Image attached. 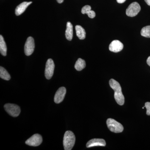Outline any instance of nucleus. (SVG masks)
Segmentation results:
<instances>
[{"label":"nucleus","mask_w":150,"mask_h":150,"mask_svg":"<svg viewBox=\"0 0 150 150\" xmlns=\"http://www.w3.org/2000/svg\"><path fill=\"white\" fill-rule=\"evenodd\" d=\"M109 85L110 87L114 90V98L116 102L119 105H123L125 102V98L122 93L120 84L113 79H111L109 81Z\"/></svg>","instance_id":"f257e3e1"},{"label":"nucleus","mask_w":150,"mask_h":150,"mask_svg":"<svg viewBox=\"0 0 150 150\" xmlns=\"http://www.w3.org/2000/svg\"><path fill=\"white\" fill-rule=\"evenodd\" d=\"M76 142V137L72 131H67L65 133L63 140V144L65 150H71L73 149Z\"/></svg>","instance_id":"f03ea898"},{"label":"nucleus","mask_w":150,"mask_h":150,"mask_svg":"<svg viewBox=\"0 0 150 150\" xmlns=\"http://www.w3.org/2000/svg\"><path fill=\"white\" fill-rule=\"evenodd\" d=\"M106 124L108 129L111 132L119 133L123 131V125L112 118H108L106 121Z\"/></svg>","instance_id":"7ed1b4c3"},{"label":"nucleus","mask_w":150,"mask_h":150,"mask_svg":"<svg viewBox=\"0 0 150 150\" xmlns=\"http://www.w3.org/2000/svg\"><path fill=\"white\" fill-rule=\"evenodd\" d=\"M4 107L6 111L13 117H17L20 113V108L17 105L7 103L5 105Z\"/></svg>","instance_id":"20e7f679"},{"label":"nucleus","mask_w":150,"mask_h":150,"mask_svg":"<svg viewBox=\"0 0 150 150\" xmlns=\"http://www.w3.org/2000/svg\"><path fill=\"white\" fill-rule=\"evenodd\" d=\"M141 9L140 5L137 2L132 3L126 9V15L131 17L136 16L141 11Z\"/></svg>","instance_id":"39448f33"},{"label":"nucleus","mask_w":150,"mask_h":150,"mask_svg":"<svg viewBox=\"0 0 150 150\" xmlns=\"http://www.w3.org/2000/svg\"><path fill=\"white\" fill-rule=\"evenodd\" d=\"M35 48L34 40L32 37L28 38L24 46L25 54L27 56H29L33 53Z\"/></svg>","instance_id":"423d86ee"},{"label":"nucleus","mask_w":150,"mask_h":150,"mask_svg":"<svg viewBox=\"0 0 150 150\" xmlns=\"http://www.w3.org/2000/svg\"><path fill=\"white\" fill-rule=\"evenodd\" d=\"M55 64L52 59H48L46 62L45 71V76L47 79H50L54 74Z\"/></svg>","instance_id":"0eeeda50"},{"label":"nucleus","mask_w":150,"mask_h":150,"mask_svg":"<svg viewBox=\"0 0 150 150\" xmlns=\"http://www.w3.org/2000/svg\"><path fill=\"white\" fill-rule=\"evenodd\" d=\"M42 137L38 134H35L26 140L25 144L29 146H37L42 143Z\"/></svg>","instance_id":"6e6552de"},{"label":"nucleus","mask_w":150,"mask_h":150,"mask_svg":"<svg viewBox=\"0 0 150 150\" xmlns=\"http://www.w3.org/2000/svg\"><path fill=\"white\" fill-rule=\"evenodd\" d=\"M67 93V90L64 87L60 88L56 91L54 96V102L59 103L63 101Z\"/></svg>","instance_id":"1a4fd4ad"},{"label":"nucleus","mask_w":150,"mask_h":150,"mask_svg":"<svg viewBox=\"0 0 150 150\" xmlns=\"http://www.w3.org/2000/svg\"><path fill=\"white\" fill-rule=\"evenodd\" d=\"M123 45L121 41L118 40H114L112 41L109 46V50L111 52L118 53L122 51Z\"/></svg>","instance_id":"9d476101"},{"label":"nucleus","mask_w":150,"mask_h":150,"mask_svg":"<svg viewBox=\"0 0 150 150\" xmlns=\"http://www.w3.org/2000/svg\"><path fill=\"white\" fill-rule=\"evenodd\" d=\"M106 142L103 139H94L90 140L86 144L87 148L93 147L94 146H105Z\"/></svg>","instance_id":"9b49d317"},{"label":"nucleus","mask_w":150,"mask_h":150,"mask_svg":"<svg viewBox=\"0 0 150 150\" xmlns=\"http://www.w3.org/2000/svg\"><path fill=\"white\" fill-rule=\"evenodd\" d=\"M32 2H23L16 7L15 10V14L16 16L21 15L25 11L28 7L32 4Z\"/></svg>","instance_id":"f8f14e48"},{"label":"nucleus","mask_w":150,"mask_h":150,"mask_svg":"<svg viewBox=\"0 0 150 150\" xmlns=\"http://www.w3.org/2000/svg\"><path fill=\"white\" fill-rule=\"evenodd\" d=\"M67 40H71L73 37V27L72 24L70 22H68L67 24V29L65 33Z\"/></svg>","instance_id":"ddd939ff"},{"label":"nucleus","mask_w":150,"mask_h":150,"mask_svg":"<svg viewBox=\"0 0 150 150\" xmlns=\"http://www.w3.org/2000/svg\"><path fill=\"white\" fill-rule=\"evenodd\" d=\"M91 9V7L90 6L86 5L84 6L82 8V13L83 14H86L90 18H93L96 16V13L94 11H92Z\"/></svg>","instance_id":"4468645a"},{"label":"nucleus","mask_w":150,"mask_h":150,"mask_svg":"<svg viewBox=\"0 0 150 150\" xmlns=\"http://www.w3.org/2000/svg\"><path fill=\"white\" fill-rule=\"evenodd\" d=\"M76 33L79 39L83 40L86 38V33L85 30L81 25H77L75 27Z\"/></svg>","instance_id":"2eb2a0df"},{"label":"nucleus","mask_w":150,"mask_h":150,"mask_svg":"<svg viewBox=\"0 0 150 150\" xmlns=\"http://www.w3.org/2000/svg\"><path fill=\"white\" fill-rule=\"evenodd\" d=\"M0 52L3 56H6L7 46L2 35H0Z\"/></svg>","instance_id":"dca6fc26"},{"label":"nucleus","mask_w":150,"mask_h":150,"mask_svg":"<svg viewBox=\"0 0 150 150\" xmlns=\"http://www.w3.org/2000/svg\"><path fill=\"white\" fill-rule=\"evenodd\" d=\"M86 67L85 61L83 59L79 58L76 62L75 68L77 71H81L84 69Z\"/></svg>","instance_id":"f3484780"},{"label":"nucleus","mask_w":150,"mask_h":150,"mask_svg":"<svg viewBox=\"0 0 150 150\" xmlns=\"http://www.w3.org/2000/svg\"><path fill=\"white\" fill-rule=\"evenodd\" d=\"M0 77L6 81L10 80L11 76L7 71L3 67H0Z\"/></svg>","instance_id":"a211bd4d"},{"label":"nucleus","mask_w":150,"mask_h":150,"mask_svg":"<svg viewBox=\"0 0 150 150\" xmlns=\"http://www.w3.org/2000/svg\"><path fill=\"white\" fill-rule=\"evenodd\" d=\"M141 35L144 37L150 38V25L145 26L141 30Z\"/></svg>","instance_id":"6ab92c4d"},{"label":"nucleus","mask_w":150,"mask_h":150,"mask_svg":"<svg viewBox=\"0 0 150 150\" xmlns=\"http://www.w3.org/2000/svg\"><path fill=\"white\" fill-rule=\"evenodd\" d=\"M145 106L146 108L147 115H150V102H146L145 104Z\"/></svg>","instance_id":"aec40b11"},{"label":"nucleus","mask_w":150,"mask_h":150,"mask_svg":"<svg viewBox=\"0 0 150 150\" xmlns=\"http://www.w3.org/2000/svg\"><path fill=\"white\" fill-rule=\"evenodd\" d=\"M117 2L119 4H123V3L125 2L126 0H116Z\"/></svg>","instance_id":"412c9836"},{"label":"nucleus","mask_w":150,"mask_h":150,"mask_svg":"<svg viewBox=\"0 0 150 150\" xmlns=\"http://www.w3.org/2000/svg\"><path fill=\"white\" fill-rule=\"evenodd\" d=\"M147 64L150 67V56L148 57L147 60Z\"/></svg>","instance_id":"4be33fe9"},{"label":"nucleus","mask_w":150,"mask_h":150,"mask_svg":"<svg viewBox=\"0 0 150 150\" xmlns=\"http://www.w3.org/2000/svg\"><path fill=\"white\" fill-rule=\"evenodd\" d=\"M144 1L148 5L150 6V0H144Z\"/></svg>","instance_id":"5701e85b"},{"label":"nucleus","mask_w":150,"mask_h":150,"mask_svg":"<svg viewBox=\"0 0 150 150\" xmlns=\"http://www.w3.org/2000/svg\"><path fill=\"white\" fill-rule=\"evenodd\" d=\"M57 2L59 3V4H62L64 2V0H56Z\"/></svg>","instance_id":"b1692460"}]
</instances>
